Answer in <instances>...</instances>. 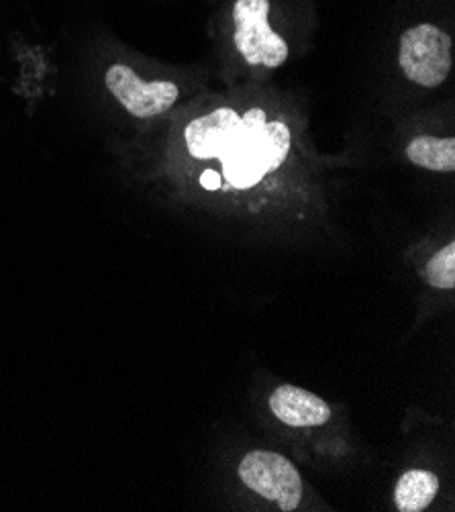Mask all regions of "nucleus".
<instances>
[{
    "instance_id": "nucleus-7",
    "label": "nucleus",
    "mask_w": 455,
    "mask_h": 512,
    "mask_svg": "<svg viewBox=\"0 0 455 512\" xmlns=\"http://www.w3.org/2000/svg\"><path fill=\"white\" fill-rule=\"evenodd\" d=\"M439 494V478L429 470L404 472L394 486V506L400 512L427 510Z\"/></svg>"
},
{
    "instance_id": "nucleus-1",
    "label": "nucleus",
    "mask_w": 455,
    "mask_h": 512,
    "mask_svg": "<svg viewBox=\"0 0 455 512\" xmlns=\"http://www.w3.org/2000/svg\"><path fill=\"white\" fill-rule=\"evenodd\" d=\"M186 151L198 162H219L223 188L251 190L286 162L292 133L284 121H268L264 109L243 115L221 107L184 129Z\"/></svg>"
},
{
    "instance_id": "nucleus-5",
    "label": "nucleus",
    "mask_w": 455,
    "mask_h": 512,
    "mask_svg": "<svg viewBox=\"0 0 455 512\" xmlns=\"http://www.w3.org/2000/svg\"><path fill=\"white\" fill-rule=\"evenodd\" d=\"M105 84L125 111L137 119L158 117L170 111L180 98V90L174 82L141 80L133 68L123 64H115L107 70Z\"/></svg>"
},
{
    "instance_id": "nucleus-6",
    "label": "nucleus",
    "mask_w": 455,
    "mask_h": 512,
    "mask_svg": "<svg viewBox=\"0 0 455 512\" xmlns=\"http://www.w3.org/2000/svg\"><path fill=\"white\" fill-rule=\"evenodd\" d=\"M268 404L272 415L288 427H321L331 419V406L321 396L292 384L278 386Z\"/></svg>"
},
{
    "instance_id": "nucleus-10",
    "label": "nucleus",
    "mask_w": 455,
    "mask_h": 512,
    "mask_svg": "<svg viewBox=\"0 0 455 512\" xmlns=\"http://www.w3.org/2000/svg\"><path fill=\"white\" fill-rule=\"evenodd\" d=\"M198 182H200L202 188L209 190V192H215V190H221V188H223V178H221V174H219L217 170H211V168L200 174Z\"/></svg>"
},
{
    "instance_id": "nucleus-3",
    "label": "nucleus",
    "mask_w": 455,
    "mask_h": 512,
    "mask_svg": "<svg viewBox=\"0 0 455 512\" xmlns=\"http://www.w3.org/2000/svg\"><path fill=\"white\" fill-rule=\"evenodd\" d=\"M398 64L411 82L425 88L441 86L453 66L451 37L429 23L407 29L400 37Z\"/></svg>"
},
{
    "instance_id": "nucleus-2",
    "label": "nucleus",
    "mask_w": 455,
    "mask_h": 512,
    "mask_svg": "<svg viewBox=\"0 0 455 512\" xmlns=\"http://www.w3.org/2000/svg\"><path fill=\"white\" fill-rule=\"evenodd\" d=\"M268 15V0H237L233 5V41L249 66L276 70L286 64L290 49L284 37L270 27Z\"/></svg>"
},
{
    "instance_id": "nucleus-4",
    "label": "nucleus",
    "mask_w": 455,
    "mask_h": 512,
    "mask_svg": "<svg viewBox=\"0 0 455 512\" xmlns=\"http://www.w3.org/2000/svg\"><path fill=\"white\" fill-rule=\"evenodd\" d=\"M241 482L258 496L290 512L302 500V476L296 466L276 451H249L239 464Z\"/></svg>"
},
{
    "instance_id": "nucleus-9",
    "label": "nucleus",
    "mask_w": 455,
    "mask_h": 512,
    "mask_svg": "<svg viewBox=\"0 0 455 512\" xmlns=\"http://www.w3.org/2000/svg\"><path fill=\"white\" fill-rule=\"evenodd\" d=\"M423 276L429 286L437 290H453L455 288V243H447L441 247L433 258L427 262Z\"/></svg>"
},
{
    "instance_id": "nucleus-8",
    "label": "nucleus",
    "mask_w": 455,
    "mask_h": 512,
    "mask_svg": "<svg viewBox=\"0 0 455 512\" xmlns=\"http://www.w3.org/2000/svg\"><path fill=\"white\" fill-rule=\"evenodd\" d=\"M407 158L431 172H453L455 170V139L419 135L407 145Z\"/></svg>"
}]
</instances>
